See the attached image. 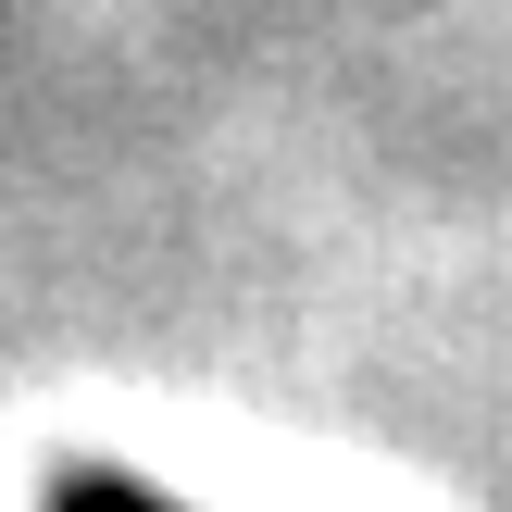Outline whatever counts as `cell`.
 <instances>
[{
  "label": "cell",
  "instance_id": "cell-1",
  "mask_svg": "<svg viewBox=\"0 0 512 512\" xmlns=\"http://www.w3.org/2000/svg\"><path fill=\"white\" fill-rule=\"evenodd\" d=\"M38 512H175L163 488H150V475H113V463H63L38 488Z\"/></svg>",
  "mask_w": 512,
  "mask_h": 512
}]
</instances>
